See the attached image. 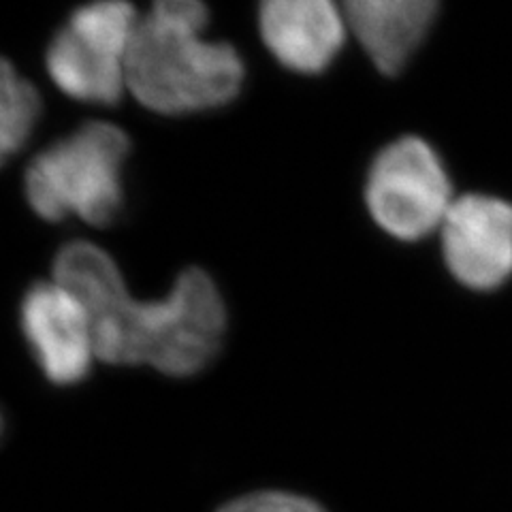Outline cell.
Listing matches in <instances>:
<instances>
[{"label":"cell","mask_w":512,"mask_h":512,"mask_svg":"<svg viewBox=\"0 0 512 512\" xmlns=\"http://www.w3.org/2000/svg\"><path fill=\"white\" fill-rule=\"evenodd\" d=\"M52 271L86 308L99 361L195 378L220 357L229 310L205 269L186 267L165 297L141 301L128 293L114 256L77 239L56 252Z\"/></svg>","instance_id":"6da1fadb"},{"label":"cell","mask_w":512,"mask_h":512,"mask_svg":"<svg viewBox=\"0 0 512 512\" xmlns=\"http://www.w3.org/2000/svg\"><path fill=\"white\" fill-rule=\"evenodd\" d=\"M199 0H160L141 15L126 60V90L156 116L182 118L229 107L246 84L235 45L210 41Z\"/></svg>","instance_id":"7a4b0ae2"},{"label":"cell","mask_w":512,"mask_h":512,"mask_svg":"<svg viewBox=\"0 0 512 512\" xmlns=\"http://www.w3.org/2000/svg\"><path fill=\"white\" fill-rule=\"evenodd\" d=\"M131 137L111 122H86L32 156L24 199L45 222L75 218L96 229L116 224L126 210V163Z\"/></svg>","instance_id":"3957f363"},{"label":"cell","mask_w":512,"mask_h":512,"mask_svg":"<svg viewBox=\"0 0 512 512\" xmlns=\"http://www.w3.org/2000/svg\"><path fill=\"white\" fill-rule=\"evenodd\" d=\"M139 18L131 3L120 0L77 7L45 47L47 77L77 103L118 105Z\"/></svg>","instance_id":"277c9868"},{"label":"cell","mask_w":512,"mask_h":512,"mask_svg":"<svg viewBox=\"0 0 512 512\" xmlns=\"http://www.w3.org/2000/svg\"><path fill=\"white\" fill-rule=\"evenodd\" d=\"M453 201L442 160L419 137L389 143L367 171V212L384 233L402 242H416L442 229Z\"/></svg>","instance_id":"5b68a950"},{"label":"cell","mask_w":512,"mask_h":512,"mask_svg":"<svg viewBox=\"0 0 512 512\" xmlns=\"http://www.w3.org/2000/svg\"><path fill=\"white\" fill-rule=\"evenodd\" d=\"M18 323L32 361L52 387L71 389L92 374L99 357L90 316L62 284L32 282L20 299Z\"/></svg>","instance_id":"8992f818"},{"label":"cell","mask_w":512,"mask_h":512,"mask_svg":"<svg viewBox=\"0 0 512 512\" xmlns=\"http://www.w3.org/2000/svg\"><path fill=\"white\" fill-rule=\"evenodd\" d=\"M440 231L444 261L461 284L493 291L512 276V203L487 195L459 197Z\"/></svg>","instance_id":"52a82bcc"},{"label":"cell","mask_w":512,"mask_h":512,"mask_svg":"<svg viewBox=\"0 0 512 512\" xmlns=\"http://www.w3.org/2000/svg\"><path fill=\"white\" fill-rule=\"evenodd\" d=\"M256 26L269 56L297 75L325 73L348 32L342 9L329 0H267Z\"/></svg>","instance_id":"ba28073f"},{"label":"cell","mask_w":512,"mask_h":512,"mask_svg":"<svg viewBox=\"0 0 512 512\" xmlns=\"http://www.w3.org/2000/svg\"><path fill=\"white\" fill-rule=\"evenodd\" d=\"M436 13L434 0H350L344 5L348 30L384 75L406 69L425 41Z\"/></svg>","instance_id":"9c48e42d"},{"label":"cell","mask_w":512,"mask_h":512,"mask_svg":"<svg viewBox=\"0 0 512 512\" xmlns=\"http://www.w3.org/2000/svg\"><path fill=\"white\" fill-rule=\"evenodd\" d=\"M43 101L32 82L0 56V169L18 156L41 120Z\"/></svg>","instance_id":"30bf717a"},{"label":"cell","mask_w":512,"mask_h":512,"mask_svg":"<svg viewBox=\"0 0 512 512\" xmlns=\"http://www.w3.org/2000/svg\"><path fill=\"white\" fill-rule=\"evenodd\" d=\"M218 512H327L306 495L291 491H256L224 504Z\"/></svg>","instance_id":"8fae6325"},{"label":"cell","mask_w":512,"mask_h":512,"mask_svg":"<svg viewBox=\"0 0 512 512\" xmlns=\"http://www.w3.org/2000/svg\"><path fill=\"white\" fill-rule=\"evenodd\" d=\"M5 434V416H3V410H0V438H3Z\"/></svg>","instance_id":"7c38bea8"}]
</instances>
